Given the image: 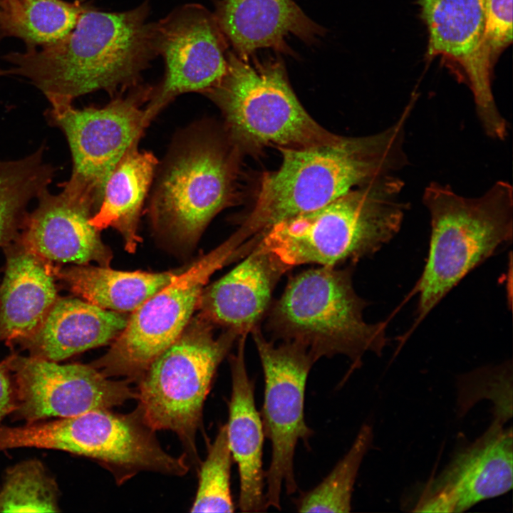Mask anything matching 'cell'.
I'll use <instances>...</instances> for the list:
<instances>
[{
	"mask_svg": "<svg viewBox=\"0 0 513 513\" xmlns=\"http://www.w3.org/2000/svg\"><path fill=\"white\" fill-rule=\"evenodd\" d=\"M230 262L222 244L199 258L133 311L108 351L91 366L108 378L138 380L186 328L211 276Z\"/></svg>",
	"mask_w": 513,
	"mask_h": 513,
	"instance_id": "obj_10",
	"label": "cell"
},
{
	"mask_svg": "<svg viewBox=\"0 0 513 513\" xmlns=\"http://www.w3.org/2000/svg\"><path fill=\"white\" fill-rule=\"evenodd\" d=\"M417 99L411 96L397 120L361 137H343L305 148H279L280 166L261 177L254 203L228 239L237 250H251L274 224L319 209L408 164L405 127Z\"/></svg>",
	"mask_w": 513,
	"mask_h": 513,
	"instance_id": "obj_1",
	"label": "cell"
},
{
	"mask_svg": "<svg viewBox=\"0 0 513 513\" xmlns=\"http://www.w3.org/2000/svg\"><path fill=\"white\" fill-rule=\"evenodd\" d=\"M14 409V391L4 364L0 365V423Z\"/></svg>",
	"mask_w": 513,
	"mask_h": 513,
	"instance_id": "obj_32",
	"label": "cell"
},
{
	"mask_svg": "<svg viewBox=\"0 0 513 513\" xmlns=\"http://www.w3.org/2000/svg\"><path fill=\"white\" fill-rule=\"evenodd\" d=\"M61 186L58 194L46 189L37 197L22 225V244L45 261L109 266L112 252L90 222L93 202L69 180Z\"/></svg>",
	"mask_w": 513,
	"mask_h": 513,
	"instance_id": "obj_17",
	"label": "cell"
},
{
	"mask_svg": "<svg viewBox=\"0 0 513 513\" xmlns=\"http://www.w3.org/2000/svg\"><path fill=\"white\" fill-rule=\"evenodd\" d=\"M238 152L207 125L192 126L176 138L158 170L147 209L160 237L180 248L196 244L234 200Z\"/></svg>",
	"mask_w": 513,
	"mask_h": 513,
	"instance_id": "obj_6",
	"label": "cell"
},
{
	"mask_svg": "<svg viewBox=\"0 0 513 513\" xmlns=\"http://www.w3.org/2000/svg\"><path fill=\"white\" fill-rule=\"evenodd\" d=\"M423 202L430 216L427 261L413 294L418 296L415 328L469 272L512 242V187L495 182L483 195L466 197L432 182Z\"/></svg>",
	"mask_w": 513,
	"mask_h": 513,
	"instance_id": "obj_4",
	"label": "cell"
},
{
	"mask_svg": "<svg viewBox=\"0 0 513 513\" xmlns=\"http://www.w3.org/2000/svg\"><path fill=\"white\" fill-rule=\"evenodd\" d=\"M291 268L259 242L234 269L204 289L199 314L239 336L259 328L274 289Z\"/></svg>",
	"mask_w": 513,
	"mask_h": 513,
	"instance_id": "obj_18",
	"label": "cell"
},
{
	"mask_svg": "<svg viewBox=\"0 0 513 513\" xmlns=\"http://www.w3.org/2000/svg\"><path fill=\"white\" fill-rule=\"evenodd\" d=\"M246 339L247 336L238 338L237 351L229 358L232 393L225 425L232 459L239 472L238 506L243 512H261L267 509L263 469L265 435L260 412L255 405L254 382L247 370Z\"/></svg>",
	"mask_w": 513,
	"mask_h": 513,
	"instance_id": "obj_19",
	"label": "cell"
},
{
	"mask_svg": "<svg viewBox=\"0 0 513 513\" xmlns=\"http://www.w3.org/2000/svg\"><path fill=\"white\" fill-rule=\"evenodd\" d=\"M373 429L364 424L351 448L314 488L296 499L299 512H349L356 477L373 441Z\"/></svg>",
	"mask_w": 513,
	"mask_h": 513,
	"instance_id": "obj_27",
	"label": "cell"
},
{
	"mask_svg": "<svg viewBox=\"0 0 513 513\" xmlns=\"http://www.w3.org/2000/svg\"><path fill=\"white\" fill-rule=\"evenodd\" d=\"M21 244L8 252L0 287V341L7 342L30 337L57 300L51 269Z\"/></svg>",
	"mask_w": 513,
	"mask_h": 513,
	"instance_id": "obj_22",
	"label": "cell"
},
{
	"mask_svg": "<svg viewBox=\"0 0 513 513\" xmlns=\"http://www.w3.org/2000/svg\"><path fill=\"white\" fill-rule=\"evenodd\" d=\"M483 50L492 68L512 43V0H484Z\"/></svg>",
	"mask_w": 513,
	"mask_h": 513,
	"instance_id": "obj_31",
	"label": "cell"
},
{
	"mask_svg": "<svg viewBox=\"0 0 513 513\" xmlns=\"http://www.w3.org/2000/svg\"><path fill=\"white\" fill-rule=\"evenodd\" d=\"M153 87L136 85L103 107L51 106L48 119L65 135L72 156L69 180L100 205L105 183L150 124Z\"/></svg>",
	"mask_w": 513,
	"mask_h": 513,
	"instance_id": "obj_12",
	"label": "cell"
},
{
	"mask_svg": "<svg viewBox=\"0 0 513 513\" xmlns=\"http://www.w3.org/2000/svg\"><path fill=\"white\" fill-rule=\"evenodd\" d=\"M264 378L260 412L264 435L271 444V459L265 472L267 509L281 510L283 487L287 494L296 492L294 455L300 440L309 445L313 431L304 417L305 390L309 373L316 363L309 351L293 342L276 346L261 333H252Z\"/></svg>",
	"mask_w": 513,
	"mask_h": 513,
	"instance_id": "obj_11",
	"label": "cell"
},
{
	"mask_svg": "<svg viewBox=\"0 0 513 513\" xmlns=\"http://www.w3.org/2000/svg\"><path fill=\"white\" fill-rule=\"evenodd\" d=\"M129 315L84 299H57L36 331L21 342L31 356L58 362L113 342Z\"/></svg>",
	"mask_w": 513,
	"mask_h": 513,
	"instance_id": "obj_21",
	"label": "cell"
},
{
	"mask_svg": "<svg viewBox=\"0 0 513 513\" xmlns=\"http://www.w3.org/2000/svg\"><path fill=\"white\" fill-rule=\"evenodd\" d=\"M204 95L221 110L227 136L239 150L305 148L341 137L324 129L306 111L279 60L251 63L228 53L224 75Z\"/></svg>",
	"mask_w": 513,
	"mask_h": 513,
	"instance_id": "obj_7",
	"label": "cell"
},
{
	"mask_svg": "<svg viewBox=\"0 0 513 513\" xmlns=\"http://www.w3.org/2000/svg\"><path fill=\"white\" fill-rule=\"evenodd\" d=\"M45 147L15 160H0V246L14 238L26 207L51 183L56 168L43 160Z\"/></svg>",
	"mask_w": 513,
	"mask_h": 513,
	"instance_id": "obj_26",
	"label": "cell"
},
{
	"mask_svg": "<svg viewBox=\"0 0 513 513\" xmlns=\"http://www.w3.org/2000/svg\"><path fill=\"white\" fill-rule=\"evenodd\" d=\"M353 267L320 266L289 279L266 314L271 341L305 347L314 361L343 355L359 367L366 352L382 354L388 343L383 322L367 323V302L356 292Z\"/></svg>",
	"mask_w": 513,
	"mask_h": 513,
	"instance_id": "obj_5",
	"label": "cell"
},
{
	"mask_svg": "<svg viewBox=\"0 0 513 513\" xmlns=\"http://www.w3.org/2000/svg\"><path fill=\"white\" fill-rule=\"evenodd\" d=\"M512 429L494 420L426 486L415 512H461L512 488Z\"/></svg>",
	"mask_w": 513,
	"mask_h": 513,
	"instance_id": "obj_16",
	"label": "cell"
},
{
	"mask_svg": "<svg viewBox=\"0 0 513 513\" xmlns=\"http://www.w3.org/2000/svg\"><path fill=\"white\" fill-rule=\"evenodd\" d=\"M185 269L163 272L124 271L76 264L58 274L75 294L101 309L132 313Z\"/></svg>",
	"mask_w": 513,
	"mask_h": 513,
	"instance_id": "obj_24",
	"label": "cell"
},
{
	"mask_svg": "<svg viewBox=\"0 0 513 513\" xmlns=\"http://www.w3.org/2000/svg\"><path fill=\"white\" fill-rule=\"evenodd\" d=\"M214 326L199 314L177 340L149 365L138 379L136 412L154 432L177 435L196 455V434L217 368L239 337L230 330L218 336Z\"/></svg>",
	"mask_w": 513,
	"mask_h": 513,
	"instance_id": "obj_8",
	"label": "cell"
},
{
	"mask_svg": "<svg viewBox=\"0 0 513 513\" xmlns=\"http://www.w3.org/2000/svg\"><path fill=\"white\" fill-rule=\"evenodd\" d=\"M3 364L14 376V410L27 423L109 410L137 395L130 380L109 379L91 365L16 355Z\"/></svg>",
	"mask_w": 513,
	"mask_h": 513,
	"instance_id": "obj_13",
	"label": "cell"
},
{
	"mask_svg": "<svg viewBox=\"0 0 513 513\" xmlns=\"http://www.w3.org/2000/svg\"><path fill=\"white\" fill-rule=\"evenodd\" d=\"M457 406L465 414L482 398L494 404V420L504 424L512 415V366L505 362L478 368L457 380Z\"/></svg>",
	"mask_w": 513,
	"mask_h": 513,
	"instance_id": "obj_30",
	"label": "cell"
},
{
	"mask_svg": "<svg viewBox=\"0 0 513 513\" xmlns=\"http://www.w3.org/2000/svg\"><path fill=\"white\" fill-rule=\"evenodd\" d=\"M213 14L243 58L259 48L285 51L290 34L312 43L324 32L293 0H219Z\"/></svg>",
	"mask_w": 513,
	"mask_h": 513,
	"instance_id": "obj_20",
	"label": "cell"
},
{
	"mask_svg": "<svg viewBox=\"0 0 513 513\" xmlns=\"http://www.w3.org/2000/svg\"><path fill=\"white\" fill-rule=\"evenodd\" d=\"M58 484L37 460L9 468L0 488V512L59 511Z\"/></svg>",
	"mask_w": 513,
	"mask_h": 513,
	"instance_id": "obj_28",
	"label": "cell"
},
{
	"mask_svg": "<svg viewBox=\"0 0 513 513\" xmlns=\"http://www.w3.org/2000/svg\"><path fill=\"white\" fill-rule=\"evenodd\" d=\"M148 14L147 1L118 12L86 7L64 38L8 54V73L28 79L51 106L72 104L97 90H126L139 84L142 71L157 56L154 23L148 21Z\"/></svg>",
	"mask_w": 513,
	"mask_h": 513,
	"instance_id": "obj_2",
	"label": "cell"
},
{
	"mask_svg": "<svg viewBox=\"0 0 513 513\" xmlns=\"http://www.w3.org/2000/svg\"><path fill=\"white\" fill-rule=\"evenodd\" d=\"M225 40L214 14L200 4L180 6L154 23L165 73L147 105L151 120L178 95L204 94L217 84L227 66Z\"/></svg>",
	"mask_w": 513,
	"mask_h": 513,
	"instance_id": "obj_14",
	"label": "cell"
},
{
	"mask_svg": "<svg viewBox=\"0 0 513 513\" xmlns=\"http://www.w3.org/2000/svg\"><path fill=\"white\" fill-rule=\"evenodd\" d=\"M428 33L427 57L440 56L470 89L479 121L490 138L502 140L508 123L492 89L493 68L483 50L484 0H418Z\"/></svg>",
	"mask_w": 513,
	"mask_h": 513,
	"instance_id": "obj_15",
	"label": "cell"
},
{
	"mask_svg": "<svg viewBox=\"0 0 513 513\" xmlns=\"http://www.w3.org/2000/svg\"><path fill=\"white\" fill-rule=\"evenodd\" d=\"M158 165L152 153L139 150L138 144L132 146L110 174L100 205L90 219L98 231L116 229L130 253L142 241L139 219Z\"/></svg>",
	"mask_w": 513,
	"mask_h": 513,
	"instance_id": "obj_23",
	"label": "cell"
},
{
	"mask_svg": "<svg viewBox=\"0 0 513 513\" xmlns=\"http://www.w3.org/2000/svg\"><path fill=\"white\" fill-rule=\"evenodd\" d=\"M232 460L227 428L224 425L209 445L207 457L201 465L197 491L191 512L234 511L235 505L230 489Z\"/></svg>",
	"mask_w": 513,
	"mask_h": 513,
	"instance_id": "obj_29",
	"label": "cell"
},
{
	"mask_svg": "<svg viewBox=\"0 0 513 513\" xmlns=\"http://www.w3.org/2000/svg\"><path fill=\"white\" fill-rule=\"evenodd\" d=\"M1 36L0 35V38H1Z\"/></svg>",
	"mask_w": 513,
	"mask_h": 513,
	"instance_id": "obj_33",
	"label": "cell"
},
{
	"mask_svg": "<svg viewBox=\"0 0 513 513\" xmlns=\"http://www.w3.org/2000/svg\"><path fill=\"white\" fill-rule=\"evenodd\" d=\"M404 182L388 175L314 211L281 221L260 241L291 269L339 266L370 256L399 232L409 203Z\"/></svg>",
	"mask_w": 513,
	"mask_h": 513,
	"instance_id": "obj_3",
	"label": "cell"
},
{
	"mask_svg": "<svg viewBox=\"0 0 513 513\" xmlns=\"http://www.w3.org/2000/svg\"><path fill=\"white\" fill-rule=\"evenodd\" d=\"M153 432L136 410L120 415L104 409L10 428L6 441L12 448L51 449L95 459L120 482L140 471L185 475L189 470L185 457L165 452Z\"/></svg>",
	"mask_w": 513,
	"mask_h": 513,
	"instance_id": "obj_9",
	"label": "cell"
},
{
	"mask_svg": "<svg viewBox=\"0 0 513 513\" xmlns=\"http://www.w3.org/2000/svg\"><path fill=\"white\" fill-rule=\"evenodd\" d=\"M86 7L63 0H0V35L19 38L28 47L50 44L73 29Z\"/></svg>",
	"mask_w": 513,
	"mask_h": 513,
	"instance_id": "obj_25",
	"label": "cell"
}]
</instances>
